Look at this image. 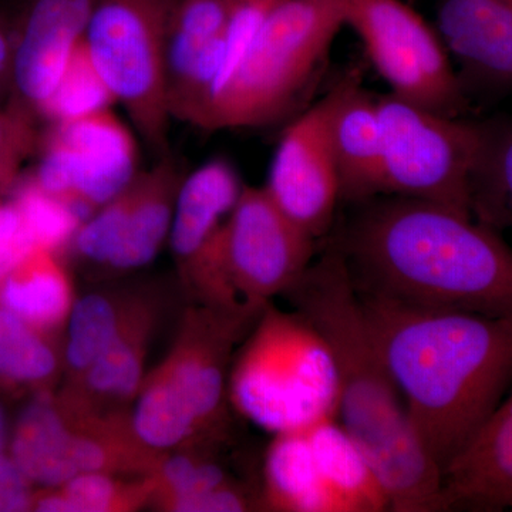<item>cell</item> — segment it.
Returning <instances> with one entry per match:
<instances>
[{"mask_svg": "<svg viewBox=\"0 0 512 512\" xmlns=\"http://www.w3.org/2000/svg\"><path fill=\"white\" fill-rule=\"evenodd\" d=\"M357 293L417 437L443 474L512 387V315Z\"/></svg>", "mask_w": 512, "mask_h": 512, "instance_id": "1", "label": "cell"}, {"mask_svg": "<svg viewBox=\"0 0 512 512\" xmlns=\"http://www.w3.org/2000/svg\"><path fill=\"white\" fill-rule=\"evenodd\" d=\"M359 210L332 247L357 291L426 308L512 315V248L473 217L413 198Z\"/></svg>", "mask_w": 512, "mask_h": 512, "instance_id": "2", "label": "cell"}, {"mask_svg": "<svg viewBox=\"0 0 512 512\" xmlns=\"http://www.w3.org/2000/svg\"><path fill=\"white\" fill-rule=\"evenodd\" d=\"M284 295L328 343L338 370V420L372 464L389 511H444L440 468L417 437L345 258L329 247Z\"/></svg>", "mask_w": 512, "mask_h": 512, "instance_id": "3", "label": "cell"}, {"mask_svg": "<svg viewBox=\"0 0 512 512\" xmlns=\"http://www.w3.org/2000/svg\"><path fill=\"white\" fill-rule=\"evenodd\" d=\"M345 26L343 0H284L212 99L202 130L268 126L308 89Z\"/></svg>", "mask_w": 512, "mask_h": 512, "instance_id": "4", "label": "cell"}, {"mask_svg": "<svg viewBox=\"0 0 512 512\" xmlns=\"http://www.w3.org/2000/svg\"><path fill=\"white\" fill-rule=\"evenodd\" d=\"M229 396L242 416L274 434L338 417V370L328 343L298 312L268 303L239 353Z\"/></svg>", "mask_w": 512, "mask_h": 512, "instance_id": "5", "label": "cell"}, {"mask_svg": "<svg viewBox=\"0 0 512 512\" xmlns=\"http://www.w3.org/2000/svg\"><path fill=\"white\" fill-rule=\"evenodd\" d=\"M180 0H96L84 46L131 126L168 156L167 53Z\"/></svg>", "mask_w": 512, "mask_h": 512, "instance_id": "6", "label": "cell"}, {"mask_svg": "<svg viewBox=\"0 0 512 512\" xmlns=\"http://www.w3.org/2000/svg\"><path fill=\"white\" fill-rule=\"evenodd\" d=\"M384 197L413 198L471 214L480 124L441 116L393 94L377 99Z\"/></svg>", "mask_w": 512, "mask_h": 512, "instance_id": "7", "label": "cell"}, {"mask_svg": "<svg viewBox=\"0 0 512 512\" xmlns=\"http://www.w3.org/2000/svg\"><path fill=\"white\" fill-rule=\"evenodd\" d=\"M343 6L345 26L360 37L393 96L458 117L466 92L439 32L402 0H343Z\"/></svg>", "mask_w": 512, "mask_h": 512, "instance_id": "8", "label": "cell"}, {"mask_svg": "<svg viewBox=\"0 0 512 512\" xmlns=\"http://www.w3.org/2000/svg\"><path fill=\"white\" fill-rule=\"evenodd\" d=\"M32 181L86 221L138 174L134 131L113 109L50 124Z\"/></svg>", "mask_w": 512, "mask_h": 512, "instance_id": "9", "label": "cell"}, {"mask_svg": "<svg viewBox=\"0 0 512 512\" xmlns=\"http://www.w3.org/2000/svg\"><path fill=\"white\" fill-rule=\"evenodd\" d=\"M316 239L292 221L265 187L244 185L222 228V256L242 306L262 311L308 271Z\"/></svg>", "mask_w": 512, "mask_h": 512, "instance_id": "10", "label": "cell"}, {"mask_svg": "<svg viewBox=\"0 0 512 512\" xmlns=\"http://www.w3.org/2000/svg\"><path fill=\"white\" fill-rule=\"evenodd\" d=\"M183 180L180 164L170 156L161 157L83 221L70 245L84 261L119 271L150 264L170 238Z\"/></svg>", "mask_w": 512, "mask_h": 512, "instance_id": "11", "label": "cell"}, {"mask_svg": "<svg viewBox=\"0 0 512 512\" xmlns=\"http://www.w3.org/2000/svg\"><path fill=\"white\" fill-rule=\"evenodd\" d=\"M336 97L335 86L286 128L265 185L276 205L315 239L332 228L340 201L332 146Z\"/></svg>", "mask_w": 512, "mask_h": 512, "instance_id": "12", "label": "cell"}, {"mask_svg": "<svg viewBox=\"0 0 512 512\" xmlns=\"http://www.w3.org/2000/svg\"><path fill=\"white\" fill-rule=\"evenodd\" d=\"M96 0H26L13 30V101L39 114L82 45Z\"/></svg>", "mask_w": 512, "mask_h": 512, "instance_id": "13", "label": "cell"}, {"mask_svg": "<svg viewBox=\"0 0 512 512\" xmlns=\"http://www.w3.org/2000/svg\"><path fill=\"white\" fill-rule=\"evenodd\" d=\"M229 0H180L167 53L171 119L195 123L207 111L220 83L225 57Z\"/></svg>", "mask_w": 512, "mask_h": 512, "instance_id": "14", "label": "cell"}, {"mask_svg": "<svg viewBox=\"0 0 512 512\" xmlns=\"http://www.w3.org/2000/svg\"><path fill=\"white\" fill-rule=\"evenodd\" d=\"M9 456L30 483L59 488L83 473H107L113 456L109 446L90 433H80L49 397H39L20 413L10 439Z\"/></svg>", "mask_w": 512, "mask_h": 512, "instance_id": "15", "label": "cell"}, {"mask_svg": "<svg viewBox=\"0 0 512 512\" xmlns=\"http://www.w3.org/2000/svg\"><path fill=\"white\" fill-rule=\"evenodd\" d=\"M444 511H512V387L441 474Z\"/></svg>", "mask_w": 512, "mask_h": 512, "instance_id": "16", "label": "cell"}, {"mask_svg": "<svg viewBox=\"0 0 512 512\" xmlns=\"http://www.w3.org/2000/svg\"><path fill=\"white\" fill-rule=\"evenodd\" d=\"M437 29L463 86L512 89V0H437Z\"/></svg>", "mask_w": 512, "mask_h": 512, "instance_id": "17", "label": "cell"}, {"mask_svg": "<svg viewBox=\"0 0 512 512\" xmlns=\"http://www.w3.org/2000/svg\"><path fill=\"white\" fill-rule=\"evenodd\" d=\"M332 116V146L340 201L359 205L384 197L383 136L377 100L353 70L338 84Z\"/></svg>", "mask_w": 512, "mask_h": 512, "instance_id": "18", "label": "cell"}, {"mask_svg": "<svg viewBox=\"0 0 512 512\" xmlns=\"http://www.w3.org/2000/svg\"><path fill=\"white\" fill-rule=\"evenodd\" d=\"M242 188L244 185L235 168L221 158L184 175L168 238L183 268L187 269L217 237L237 204Z\"/></svg>", "mask_w": 512, "mask_h": 512, "instance_id": "19", "label": "cell"}, {"mask_svg": "<svg viewBox=\"0 0 512 512\" xmlns=\"http://www.w3.org/2000/svg\"><path fill=\"white\" fill-rule=\"evenodd\" d=\"M261 505L274 511L338 512L308 429L275 434L265 457Z\"/></svg>", "mask_w": 512, "mask_h": 512, "instance_id": "20", "label": "cell"}, {"mask_svg": "<svg viewBox=\"0 0 512 512\" xmlns=\"http://www.w3.org/2000/svg\"><path fill=\"white\" fill-rule=\"evenodd\" d=\"M308 433L338 512L389 511L372 464L338 417L318 421Z\"/></svg>", "mask_w": 512, "mask_h": 512, "instance_id": "21", "label": "cell"}, {"mask_svg": "<svg viewBox=\"0 0 512 512\" xmlns=\"http://www.w3.org/2000/svg\"><path fill=\"white\" fill-rule=\"evenodd\" d=\"M73 303L72 285L56 252L35 249L0 281V306L40 332L66 322Z\"/></svg>", "mask_w": 512, "mask_h": 512, "instance_id": "22", "label": "cell"}, {"mask_svg": "<svg viewBox=\"0 0 512 512\" xmlns=\"http://www.w3.org/2000/svg\"><path fill=\"white\" fill-rule=\"evenodd\" d=\"M480 124L471 177V214L494 231L512 229V119Z\"/></svg>", "mask_w": 512, "mask_h": 512, "instance_id": "23", "label": "cell"}, {"mask_svg": "<svg viewBox=\"0 0 512 512\" xmlns=\"http://www.w3.org/2000/svg\"><path fill=\"white\" fill-rule=\"evenodd\" d=\"M131 427L134 436L151 450L178 446L201 429L183 397L158 372L138 397Z\"/></svg>", "mask_w": 512, "mask_h": 512, "instance_id": "24", "label": "cell"}, {"mask_svg": "<svg viewBox=\"0 0 512 512\" xmlns=\"http://www.w3.org/2000/svg\"><path fill=\"white\" fill-rule=\"evenodd\" d=\"M114 104L116 99L90 59L83 40L37 116L50 124L64 123L111 109Z\"/></svg>", "mask_w": 512, "mask_h": 512, "instance_id": "25", "label": "cell"}, {"mask_svg": "<svg viewBox=\"0 0 512 512\" xmlns=\"http://www.w3.org/2000/svg\"><path fill=\"white\" fill-rule=\"evenodd\" d=\"M56 369L57 357L42 332L0 306V380L43 383Z\"/></svg>", "mask_w": 512, "mask_h": 512, "instance_id": "26", "label": "cell"}, {"mask_svg": "<svg viewBox=\"0 0 512 512\" xmlns=\"http://www.w3.org/2000/svg\"><path fill=\"white\" fill-rule=\"evenodd\" d=\"M67 323L66 360L70 369L82 376L106 352L124 325L114 303L99 293L74 302Z\"/></svg>", "mask_w": 512, "mask_h": 512, "instance_id": "27", "label": "cell"}, {"mask_svg": "<svg viewBox=\"0 0 512 512\" xmlns=\"http://www.w3.org/2000/svg\"><path fill=\"white\" fill-rule=\"evenodd\" d=\"M136 328L124 326L106 352L83 375L87 387L99 396L128 399L143 380V342Z\"/></svg>", "mask_w": 512, "mask_h": 512, "instance_id": "28", "label": "cell"}, {"mask_svg": "<svg viewBox=\"0 0 512 512\" xmlns=\"http://www.w3.org/2000/svg\"><path fill=\"white\" fill-rule=\"evenodd\" d=\"M13 202L36 247L46 251L57 252L70 245L82 224L66 202L40 190L33 181L20 188Z\"/></svg>", "mask_w": 512, "mask_h": 512, "instance_id": "29", "label": "cell"}, {"mask_svg": "<svg viewBox=\"0 0 512 512\" xmlns=\"http://www.w3.org/2000/svg\"><path fill=\"white\" fill-rule=\"evenodd\" d=\"M36 116L16 101L0 107V194L8 191L20 168L39 146Z\"/></svg>", "mask_w": 512, "mask_h": 512, "instance_id": "30", "label": "cell"}, {"mask_svg": "<svg viewBox=\"0 0 512 512\" xmlns=\"http://www.w3.org/2000/svg\"><path fill=\"white\" fill-rule=\"evenodd\" d=\"M284 0H229L227 28H225V57L220 83L228 79L247 47L258 35L272 12ZM215 92V94H217Z\"/></svg>", "mask_w": 512, "mask_h": 512, "instance_id": "31", "label": "cell"}, {"mask_svg": "<svg viewBox=\"0 0 512 512\" xmlns=\"http://www.w3.org/2000/svg\"><path fill=\"white\" fill-rule=\"evenodd\" d=\"M158 478V484L164 485V504L231 485L227 471L217 463L192 460L185 456L168 458Z\"/></svg>", "mask_w": 512, "mask_h": 512, "instance_id": "32", "label": "cell"}, {"mask_svg": "<svg viewBox=\"0 0 512 512\" xmlns=\"http://www.w3.org/2000/svg\"><path fill=\"white\" fill-rule=\"evenodd\" d=\"M62 495L66 512H110L124 510L133 497L127 495L124 485L107 473H83L57 488Z\"/></svg>", "mask_w": 512, "mask_h": 512, "instance_id": "33", "label": "cell"}, {"mask_svg": "<svg viewBox=\"0 0 512 512\" xmlns=\"http://www.w3.org/2000/svg\"><path fill=\"white\" fill-rule=\"evenodd\" d=\"M37 249L15 202H0V281Z\"/></svg>", "mask_w": 512, "mask_h": 512, "instance_id": "34", "label": "cell"}, {"mask_svg": "<svg viewBox=\"0 0 512 512\" xmlns=\"http://www.w3.org/2000/svg\"><path fill=\"white\" fill-rule=\"evenodd\" d=\"M254 505V497L248 491L231 484L194 497L168 501L164 507L181 512H241L252 510Z\"/></svg>", "mask_w": 512, "mask_h": 512, "instance_id": "35", "label": "cell"}, {"mask_svg": "<svg viewBox=\"0 0 512 512\" xmlns=\"http://www.w3.org/2000/svg\"><path fill=\"white\" fill-rule=\"evenodd\" d=\"M32 483L8 454L0 453V512L33 510Z\"/></svg>", "mask_w": 512, "mask_h": 512, "instance_id": "36", "label": "cell"}, {"mask_svg": "<svg viewBox=\"0 0 512 512\" xmlns=\"http://www.w3.org/2000/svg\"><path fill=\"white\" fill-rule=\"evenodd\" d=\"M13 86V30L0 19V103Z\"/></svg>", "mask_w": 512, "mask_h": 512, "instance_id": "37", "label": "cell"}]
</instances>
